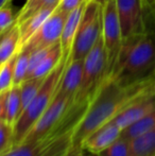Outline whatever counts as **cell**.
<instances>
[{
    "label": "cell",
    "mask_w": 155,
    "mask_h": 156,
    "mask_svg": "<svg viewBox=\"0 0 155 156\" xmlns=\"http://www.w3.org/2000/svg\"><path fill=\"white\" fill-rule=\"evenodd\" d=\"M155 87V80L145 78L130 84H122L111 76L104 79L93 100L72 131L70 151L82 150L83 140L95 129L112 120L131 101Z\"/></svg>",
    "instance_id": "obj_1"
},
{
    "label": "cell",
    "mask_w": 155,
    "mask_h": 156,
    "mask_svg": "<svg viewBox=\"0 0 155 156\" xmlns=\"http://www.w3.org/2000/svg\"><path fill=\"white\" fill-rule=\"evenodd\" d=\"M155 69V29L123 39L114 70L108 76L122 84L147 78Z\"/></svg>",
    "instance_id": "obj_2"
},
{
    "label": "cell",
    "mask_w": 155,
    "mask_h": 156,
    "mask_svg": "<svg viewBox=\"0 0 155 156\" xmlns=\"http://www.w3.org/2000/svg\"><path fill=\"white\" fill-rule=\"evenodd\" d=\"M67 63H68L67 58H61L58 66L44 79V82L39 87L37 94H35V97L28 105L27 108L18 117L13 126L12 147L23 142L26 135L29 133L32 126L35 124V122L39 119L49 103L51 102L58 88L61 78H62Z\"/></svg>",
    "instance_id": "obj_3"
},
{
    "label": "cell",
    "mask_w": 155,
    "mask_h": 156,
    "mask_svg": "<svg viewBox=\"0 0 155 156\" xmlns=\"http://www.w3.org/2000/svg\"><path fill=\"white\" fill-rule=\"evenodd\" d=\"M106 76L107 58L101 34L96 45L84 58L82 81L71 106L75 108H86Z\"/></svg>",
    "instance_id": "obj_4"
},
{
    "label": "cell",
    "mask_w": 155,
    "mask_h": 156,
    "mask_svg": "<svg viewBox=\"0 0 155 156\" xmlns=\"http://www.w3.org/2000/svg\"><path fill=\"white\" fill-rule=\"evenodd\" d=\"M73 127L58 129L35 141L20 142L0 156H68L72 147Z\"/></svg>",
    "instance_id": "obj_5"
},
{
    "label": "cell",
    "mask_w": 155,
    "mask_h": 156,
    "mask_svg": "<svg viewBox=\"0 0 155 156\" xmlns=\"http://www.w3.org/2000/svg\"><path fill=\"white\" fill-rule=\"evenodd\" d=\"M102 34V4L86 2L68 61L84 60Z\"/></svg>",
    "instance_id": "obj_6"
},
{
    "label": "cell",
    "mask_w": 155,
    "mask_h": 156,
    "mask_svg": "<svg viewBox=\"0 0 155 156\" xmlns=\"http://www.w3.org/2000/svg\"><path fill=\"white\" fill-rule=\"evenodd\" d=\"M72 103V98L56 90L51 102L49 103L39 119L35 122V124L32 126L29 133L26 135L23 142L35 141L56 129V127L66 118Z\"/></svg>",
    "instance_id": "obj_7"
},
{
    "label": "cell",
    "mask_w": 155,
    "mask_h": 156,
    "mask_svg": "<svg viewBox=\"0 0 155 156\" xmlns=\"http://www.w3.org/2000/svg\"><path fill=\"white\" fill-rule=\"evenodd\" d=\"M102 37L107 58L108 76L115 68L122 44L121 28L117 13L116 0H105L102 4Z\"/></svg>",
    "instance_id": "obj_8"
},
{
    "label": "cell",
    "mask_w": 155,
    "mask_h": 156,
    "mask_svg": "<svg viewBox=\"0 0 155 156\" xmlns=\"http://www.w3.org/2000/svg\"><path fill=\"white\" fill-rule=\"evenodd\" d=\"M122 41L148 30L141 0H116Z\"/></svg>",
    "instance_id": "obj_9"
},
{
    "label": "cell",
    "mask_w": 155,
    "mask_h": 156,
    "mask_svg": "<svg viewBox=\"0 0 155 156\" xmlns=\"http://www.w3.org/2000/svg\"><path fill=\"white\" fill-rule=\"evenodd\" d=\"M68 14L69 13L63 12L56 8L23 48H29L33 51L41 48L50 47L58 43Z\"/></svg>",
    "instance_id": "obj_10"
},
{
    "label": "cell",
    "mask_w": 155,
    "mask_h": 156,
    "mask_svg": "<svg viewBox=\"0 0 155 156\" xmlns=\"http://www.w3.org/2000/svg\"><path fill=\"white\" fill-rule=\"evenodd\" d=\"M121 127L118 126L112 119L89 134L83 140L81 149L83 151H88L93 154L99 155L102 151L116 141L121 135Z\"/></svg>",
    "instance_id": "obj_11"
},
{
    "label": "cell",
    "mask_w": 155,
    "mask_h": 156,
    "mask_svg": "<svg viewBox=\"0 0 155 156\" xmlns=\"http://www.w3.org/2000/svg\"><path fill=\"white\" fill-rule=\"evenodd\" d=\"M83 64H84V60L68 61L58 88L60 93L75 99V96L82 81Z\"/></svg>",
    "instance_id": "obj_12"
},
{
    "label": "cell",
    "mask_w": 155,
    "mask_h": 156,
    "mask_svg": "<svg viewBox=\"0 0 155 156\" xmlns=\"http://www.w3.org/2000/svg\"><path fill=\"white\" fill-rule=\"evenodd\" d=\"M85 4H86V1H84L80 6H78L73 11H71L66 18L60 38L61 49H62V58H67V60L69 58L71 48H72L73 39H75L76 33H77Z\"/></svg>",
    "instance_id": "obj_13"
},
{
    "label": "cell",
    "mask_w": 155,
    "mask_h": 156,
    "mask_svg": "<svg viewBox=\"0 0 155 156\" xmlns=\"http://www.w3.org/2000/svg\"><path fill=\"white\" fill-rule=\"evenodd\" d=\"M58 6H49V8L44 9V10L37 12L36 14H34L33 16L26 19L21 23L17 25L19 29V35H20V38H19V51L23 49L26 43L31 38L32 35L37 31L39 27L44 23V21L54 12V10Z\"/></svg>",
    "instance_id": "obj_14"
},
{
    "label": "cell",
    "mask_w": 155,
    "mask_h": 156,
    "mask_svg": "<svg viewBox=\"0 0 155 156\" xmlns=\"http://www.w3.org/2000/svg\"><path fill=\"white\" fill-rule=\"evenodd\" d=\"M129 156H155V127L130 140Z\"/></svg>",
    "instance_id": "obj_15"
},
{
    "label": "cell",
    "mask_w": 155,
    "mask_h": 156,
    "mask_svg": "<svg viewBox=\"0 0 155 156\" xmlns=\"http://www.w3.org/2000/svg\"><path fill=\"white\" fill-rule=\"evenodd\" d=\"M61 58H62V49H61V44L60 41H58V43H55L50 48L47 55L38 64V66L32 72V74L30 76L29 79L46 78L58 66V64L61 61Z\"/></svg>",
    "instance_id": "obj_16"
},
{
    "label": "cell",
    "mask_w": 155,
    "mask_h": 156,
    "mask_svg": "<svg viewBox=\"0 0 155 156\" xmlns=\"http://www.w3.org/2000/svg\"><path fill=\"white\" fill-rule=\"evenodd\" d=\"M19 29L15 23L8 32L4 34L0 43V66L10 60L19 51Z\"/></svg>",
    "instance_id": "obj_17"
},
{
    "label": "cell",
    "mask_w": 155,
    "mask_h": 156,
    "mask_svg": "<svg viewBox=\"0 0 155 156\" xmlns=\"http://www.w3.org/2000/svg\"><path fill=\"white\" fill-rule=\"evenodd\" d=\"M21 114L20 85H13L8 91L4 120L6 123L14 126L15 122Z\"/></svg>",
    "instance_id": "obj_18"
},
{
    "label": "cell",
    "mask_w": 155,
    "mask_h": 156,
    "mask_svg": "<svg viewBox=\"0 0 155 156\" xmlns=\"http://www.w3.org/2000/svg\"><path fill=\"white\" fill-rule=\"evenodd\" d=\"M155 127V108L152 112L148 113L140 119L135 121L125 129H122L120 137L124 138L126 140H132L133 138L137 137V136L141 135V134L146 133V132L150 131V129Z\"/></svg>",
    "instance_id": "obj_19"
},
{
    "label": "cell",
    "mask_w": 155,
    "mask_h": 156,
    "mask_svg": "<svg viewBox=\"0 0 155 156\" xmlns=\"http://www.w3.org/2000/svg\"><path fill=\"white\" fill-rule=\"evenodd\" d=\"M58 1L60 0H26V3L17 13L16 19H15V23L19 25L29 17L33 16L39 11L44 10L49 6H58Z\"/></svg>",
    "instance_id": "obj_20"
},
{
    "label": "cell",
    "mask_w": 155,
    "mask_h": 156,
    "mask_svg": "<svg viewBox=\"0 0 155 156\" xmlns=\"http://www.w3.org/2000/svg\"><path fill=\"white\" fill-rule=\"evenodd\" d=\"M45 78H32L27 79L20 84V97H21V113L31 103L35 94H37L39 87L43 84ZM21 115V114H20Z\"/></svg>",
    "instance_id": "obj_21"
},
{
    "label": "cell",
    "mask_w": 155,
    "mask_h": 156,
    "mask_svg": "<svg viewBox=\"0 0 155 156\" xmlns=\"http://www.w3.org/2000/svg\"><path fill=\"white\" fill-rule=\"evenodd\" d=\"M31 53H32V50L26 47L23 48L17 53L16 62H15V68H14V81H13V85H20L26 80Z\"/></svg>",
    "instance_id": "obj_22"
},
{
    "label": "cell",
    "mask_w": 155,
    "mask_h": 156,
    "mask_svg": "<svg viewBox=\"0 0 155 156\" xmlns=\"http://www.w3.org/2000/svg\"><path fill=\"white\" fill-rule=\"evenodd\" d=\"M17 53L0 66V93L9 90L13 86L14 68H15V62H16Z\"/></svg>",
    "instance_id": "obj_23"
},
{
    "label": "cell",
    "mask_w": 155,
    "mask_h": 156,
    "mask_svg": "<svg viewBox=\"0 0 155 156\" xmlns=\"http://www.w3.org/2000/svg\"><path fill=\"white\" fill-rule=\"evenodd\" d=\"M130 154V141L119 137L110 147L102 151L99 156H129Z\"/></svg>",
    "instance_id": "obj_24"
},
{
    "label": "cell",
    "mask_w": 155,
    "mask_h": 156,
    "mask_svg": "<svg viewBox=\"0 0 155 156\" xmlns=\"http://www.w3.org/2000/svg\"><path fill=\"white\" fill-rule=\"evenodd\" d=\"M15 19L16 16L13 12L11 1H9L0 9V33L12 28L15 25Z\"/></svg>",
    "instance_id": "obj_25"
},
{
    "label": "cell",
    "mask_w": 155,
    "mask_h": 156,
    "mask_svg": "<svg viewBox=\"0 0 155 156\" xmlns=\"http://www.w3.org/2000/svg\"><path fill=\"white\" fill-rule=\"evenodd\" d=\"M13 126L6 123L5 120L0 119V154L12 147Z\"/></svg>",
    "instance_id": "obj_26"
},
{
    "label": "cell",
    "mask_w": 155,
    "mask_h": 156,
    "mask_svg": "<svg viewBox=\"0 0 155 156\" xmlns=\"http://www.w3.org/2000/svg\"><path fill=\"white\" fill-rule=\"evenodd\" d=\"M148 28L155 26V0H141Z\"/></svg>",
    "instance_id": "obj_27"
},
{
    "label": "cell",
    "mask_w": 155,
    "mask_h": 156,
    "mask_svg": "<svg viewBox=\"0 0 155 156\" xmlns=\"http://www.w3.org/2000/svg\"><path fill=\"white\" fill-rule=\"evenodd\" d=\"M84 1L85 0H60L58 9L63 11V12L70 13L71 11H73L78 6H80Z\"/></svg>",
    "instance_id": "obj_28"
},
{
    "label": "cell",
    "mask_w": 155,
    "mask_h": 156,
    "mask_svg": "<svg viewBox=\"0 0 155 156\" xmlns=\"http://www.w3.org/2000/svg\"><path fill=\"white\" fill-rule=\"evenodd\" d=\"M8 91H2L0 93V119L4 120V115H5V104H6V96Z\"/></svg>",
    "instance_id": "obj_29"
},
{
    "label": "cell",
    "mask_w": 155,
    "mask_h": 156,
    "mask_svg": "<svg viewBox=\"0 0 155 156\" xmlns=\"http://www.w3.org/2000/svg\"><path fill=\"white\" fill-rule=\"evenodd\" d=\"M68 156H85L83 154V150H77V151H70Z\"/></svg>",
    "instance_id": "obj_30"
},
{
    "label": "cell",
    "mask_w": 155,
    "mask_h": 156,
    "mask_svg": "<svg viewBox=\"0 0 155 156\" xmlns=\"http://www.w3.org/2000/svg\"><path fill=\"white\" fill-rule=\"evenodd\" d=\"M85 1L86 2H98V3H100V4H103L105 0H85Z\"/></svg>",
    "instance_id": "obj_31"
},
{
    "label": "cell",
    "mask_w": 155,
    "mask_h": 156,
    "mask_svg": "<svg viewBox=\"0 0 155 156\" xmlns=\"http://www.w3.org/2000/svg\"><path fill=\"white\" fill-rule=\"evenodd\" d=\"M9 1H11V0H0V9L2 8V6L4 5V4H6Z\"/></svg>",
    "instance_id": "obj_32"
},
{
    "label": "cell",
    "mask_w": 155,
    "mask_h": 156,
    "mask_svg": "<svg viewBox=\"0 0 155 156\" xmlns=\"http://www.w3.org/2000/svg\"><path fill=\"white\" fill-rule=\"evenodd\" d=\"M10 29H11V28H10ZM10 29H9V30H10ZM9 30H6V31H3V32H1V33H0V43H1V41H2V38H3L4 34H5V33L8 32Z\"/></svg>",
    "instance_id": "obj_33"
}]
</instances>
